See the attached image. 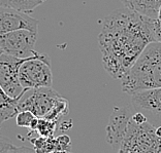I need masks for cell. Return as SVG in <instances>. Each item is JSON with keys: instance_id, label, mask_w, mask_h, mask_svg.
Masks as SVG:
<instances>
[{"instance_id": "1", "label": "cell", "mask_w": 161, "mask_h": 153, "mask_svg": "<svg viewBox=\"0 0 161 153\" xmlns=\"http://www.w3.org/2000/svg\"><path fill=\"white\" fill-rule=\"evenodd\" d=\"M126 8L114 10L102 24L98 42L104 70L122 79L150 43L155 42L153 21Z\"/></svg>"}, {"instance_id": "2", "label": "cell", "mask_w": 161, "mask_h": 153, "mask_svg": "<svg viewBox=\"0 0 161 153\" xmlns=\"http://www.w3.org/2000/svg\"><path fill=\"white\" fill-rule=\"evenodd\" d=\"M122 90L129 96L142 90L161 87V43L146 47L134 65L121 79Z\"/></svg>"}, {"instance_id": "3", "label": "cell", "mask_w": 161, "mask_h": 153, "mask_svg": "<svg viewBox=\"0 0 161 153\" xmlns=\"http://www.w3.org/2000/svg\"><path fill=\"white\" fill-rule=\"evenodd\" d=\"M149 121L136 123L130 119L127 133L117 153H161V138Z\"/></svg>"}, {"instance_id": "4", "label": "cell", "mask_w": 161, "mask_h": 153, "mask_svg": "<svg viewBox=\"0 0 161 153\" xmlns=\"http://www.w3.org/2000/svg\"><path fill=\"white\" fill-rule=\"evenodd\" d=\"M19 80L24 89L52 87L53 74L49 56L37 52L34 57L22 64Z\"/></svg>"}, {"instance_id": "5", "label": "cell", "mask_w": 161, "mask_h": 153, "mask_svg": "<svg viewBox=\"0 0 161 153\" xmlns=\"http://www.w3.org/2000/svg\"><path fill=\"white\" fill-rule=\"evenodd\" d=\"M61 97L52 87L26 89L20 96L18 110L30 111L36 117L46 118Z\"/></svg>"}, {"instance_id": "6", "label": "cell", "mask_w": 161, "mask_h": 153, "mask_svg": "<svg viewBox=\"0 0 161 153\" xmlns=\"http://www.w3.org/2000/svg\"><path fill=\"white\" fill-rule=\"evenodd\" d=\"M37 33L26 29L8 32L0 35V52L7 56L25 59L34 54Z\"/></svg>"}, {"instance_id": "7", "label": "cell", "mask_w": 161, "mask_h": 153, "mask_svg": "<svg viewBox=\"0 0 161 153\" xmlns=\"http://www.w3.org/2000/svg\"><path fill=\"white\" fill-rule=\"evenodd\" d=\"M36 53L25 59L7 56L5 54H0V87L9 97L18 99L24 92L19 80V69L22 64L34 57Z\"/></svg>"}, {"instance_id": "8", "label": "cell", "mask_w": 161, "mask_h": 153, "mask_svg": "<svg viewBox=\"0 0 161 153\" xmlns=\"http://www.w3.org/2000/svg\"><path fill=\"white\" fill-rule=\"evenodd\" d=\"M130 97L135 111L144 114L148 121L155 127L161 126V87L142 90Z\"/></svg>"}, {"instance_id": "9", "label": "cell", "mask_w": 161, "mask_h": 153, "mask_svg": "<svg viewBox=\"0 0 161 153\" xmlns=\"http://www.w3.org/2000/svg\"><path fill=\"white\" fill-rule=\"evenodd\" d=\"M133 107H114L105 129L107 142L117 152L127 133L131 116L134 113Z\"/></svg>"}, {"instance_id": "10", "label": "cell", "mask_w": 161, "mask_h": 153, "mask_svg": "<svg viewBox=\"0 0 161 153\" xmlns=\"http://www.w3.org/2000/svg\"><path fill=\"white\" fill-rule=\"evenodd\" d=\"M26 29L34 33L38 31V21L19 10L0 6V35Z\"/></svg>"}, {"instance_id": "11", "label": "cell", "mask_w": 161, "mask_h": 153, "mask_svg": "<svg viewBox=\"0 0 161 153\" xmlns=\"http://www.w3.org/2000/svg\"><path fill=\"white\" fill-rule=\"evenodd\" d=\"M126 8L150 19H157L161 0H121Z\"/></svg>"}, {"instance_id": "12", "label": "cell", "mask_w": 161, "mask_h": 153, "mask_svg": "<svg viewBox=\"0 0 161 153\" xmlns=\"http://www.w3.org/2000/svg\"><path fill=\"white\" fill-rule=\"evenodd\" d=\"M19 99H14L9 97L1 87H0V123L5 122L6 120L13 118L14 115L19 113L18 103Z\"/></svg>"}, {"instance_id": "13", "label": "cell", "mask_w": 161, "mask_h": 153, "mask_svg": "<svg viewBox=\"0 0 161 153\" xmlns=\"http://www.w3.org/2000/svg\"><path fill=\"white\" fill-rule=\"evenodd\" d=\"M46 0H0V6L29 13Z\"/></svg>"}, {"instance_id": "14", "label": "cell", "mask_w": 161, "mask_h": 153, "mask_svg": "<svg viewBox=\"0 0 161 153\" xmlns=\"http://www.w3.org/2000/svg\"><path fill=\"white\" fill-rule=\"evenodd\" d=\"M69 111V102L65 99L64 97H61L59 100L57 101V103L55 104V106L51 110V112L47 115L45 119L52 120V121H58L62 116L67 114Z\"/></svg>"}, {"instance_id": "15", "label": "cell", "mask_w": 161, "mask_h": 153, "mask_svg": "<svg viewBox=\"0 0 161 153\" xmlns=\"http://www.w3.org/2000/svg\"><path fill=\"white\" fill-rule=\"evenodd\" d=\"M56 126H57L56 121H52V120H47L45 118H39L37 129H36L35 132L38 133V135H40V137L50 138L53 137L54 132L56 130Z\"/></svg>"}, {"instance_id": "16", "label": "cell", "mask_w": 161, "mask_h": 153, "mask_svg": "<svg viewBox=\"0 0 161 153\" xmlns=\"http://www.w3.org/2000/svg\"><path fill=\"white\" fill-rule=\"evenodd\" d=\"M36 116L33 113H31L30 111H21L16 115L17 125L21 126V127H27V129H30L31 122L33 121V119Z\"/></svg>"}, {"instance_id": "17", "label": "cell", "mask_w": 161, "mask_h": 153, "mask_svg": "<svg viewBox=\"0 0 161 153\" xmlns=\"http://www.w3.org/2000/svg\"><path fill=\"white\" fill-rule=\"evenodd\" d=\"M14 146L9 138H7L3 135H0V153H7L9 149Z\"/></svg>"}, {"instance_id": "18", "label": "cell", "mask_w": 161, "mask_h": 153, "mask_svg": "<svg viewBox=\"0 0 161 153\" xmlns=\"http://www.w3.org/2000/svg\"><path fill=\"white\" fill-rule=\"evenodd\" d=\"M153 36L155 42L161 43V20L159 19L153 21Z\"/></svg>"}, {"instance_id": "19", "label": "cell", "mask_w": 161, "mask_h": 153, "mask_svg": "<svg viewBox=\"0 0 161 153\" xmlns=\"http://www.w3.org/2000/svg\"><path fill=\"white\" fill-rule=\"evenodd\" d=\"M7 153H36V152L34 151V149L26 146H20V147L13 146Z\"/></svg>"}, {"instance_id": "20", "label": "cell", "mask_w": 161, "mask_h": 153, "mask_svg": "<svg viewBox=\"0 0 161 153\" xmlns=\"http://www.w3.org/2000/svg\"><path fill=\"white\" fill-rule=\"evenodd\" d=\"M155 133H156L157 136L161 138V126H157L156 127V129H155Z\"/></svg>"}, {"instance_id": "21", "label": "cell", "mask_w": 161, "mask_h": 153, "mask_svg": "<svg viewBox=\"0 0 161 153\" xmlns=\"http://www.w3.org/2000/svg\"><path fill=\"white\" fill-rule=\"evenodd\" d=\"M157 19L161 20V5L159 7V10H158V14H157Z\"/></svg>"}, {"instance_id": "22", "label": "cell", "mask_w": 161, "mask_h": 153, "mask_svg": "<svg viewBox=\"0 0 161 153\" xmlns=\"http://www.w3.org/2000/svg\"><path fill=\"white\" fill-rule=\"evenodd\" d=\"M51 153H71L69 151H55V152H51Z\"/></svg>"}, {"instance_id": "23", "label": "cell", "mask_w": 161, "mask_h": 153, "mask_svg": "<svg viewBox=\"0 0 161 153\" xmlns=\"http://www.w3.org/2000/svg\"><path fill=\"white\" fill-rule=\"evenodd\" d=\"M0 54H1V52H0Z\"/></svg>"}]
</instances>
